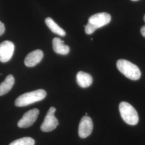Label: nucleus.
Here are the masks:
<instances>
[{
    "instance_id": "nucleus-1",
    "label": "nucleus",
    "mask_w": 145,
    "mask_h": 145,
    "mask_svg": "<svg viewBox=\"0 0 145 145\" xmlns=\"http://www.w3.org/2000/svg\"><path fill=\"white\" fill-rule=\"evenodd\" d=\"M111 20V17L106 12H101L91 16L88 20V24L85 26V32L91 35L97 29L108 24Z\"/></svg>"
},
{
    "instance_id": "nucleus-2",
    "label": "nucleus",
    "mask_w": 145,
    "mask_h": 145,
    "mask_svg": "<svg viewBox=\"0 0 145 145\" xmlns=\"http://www.w3.org/2000/svg\"><path fill=\"white\" fill-rule=\"evenodd\" d=\"M46 96V92L44 89H38L26 93L16 99L15 104L18 107H23L40 101Z\"/></svg>"
},
{
    "instance_id": "nucleus-3",
    "label": "nucleus",
    "mask_w": 145,
    "mask_h": 145,
    "mask_svg": "<svg viewBox=\"0 0 145 145\" xmlns=\"http://www.w3.org/2000/svg\"><path fill=\"white\" fill-rule=\"evenodd\" d=\"M117 67L126 78L138 80L141 77V72L138 66L127 60L120 59L117 62Z\"/></svg>"
},
{
    "instance_id": "nucleus-4",
    "label": "nucleus",
    "mask_w": 145,
    "mask_h": 145,
    "mask_svg": "<svg viewBox=\"0 0 145 145\" xmlns=\"http://www.w3.org/2000/svg\"><path fill=\"white\" fill-rule=\"evenodd\" d=\"M121 117L126 123L130 125H135L139 121V116L136 110L130 104L121 102L119 106Z\"/></svg>"
},
{
    "instance_id": "nucleus-5",
    "label": "nucleus",
    "mask_w": 145,
    "mask_h": 145,
    "mask_svg": "<svg viewBox=\"0 0 145 145\" xmlns=\"http://www.w3.org/2000/svg\"><path fill=\"white\" fill-rule=\"evenodd\" d=\"M56 109L54 107H51L48 110L40 126L42 131L45 132H51L54 130L59 125L58 120L54 116Z\"/></svg>"
},
{
    "instance_id": "nucleus-6",
    "label": "nucleus",
    "mask_w": 145,
    "mask_h": 145,
    "mask_svg": "<svg viewBox=\"0 0 145 145\" xmlns=\"http://www.w3.org/2000/svg\"><path fill=\"white\" fill-rule=\"evenodd\" d=\"M39 111L38 109L30 110L25 113L23 117L18 122V126L20 128H27L32 126L36 121Z\"/></svg>"
},
{
    "instance_id": "nucleus-7",
    "label": "nucleus",
    "mask_w": 145,
    "mask_h": 145,
    "mask_svg": "<svg viewBox=\"0 0 145 145\" xmlns=\"http://www.w3.org/2000/svg\"><path fill=\"white\" fill-rule=\"evenodd\" d=\"M15 45L13 42L5 40L0 44V61L7 62L9 61L14 54Z\"/></svg>"
},
{
    "instance_id": "nucleus-8",
    "label": "nucleus",
    "mask_w": 145,
    "mask_h": 145,
    "mask_svg": "<svg viewBox=\"0 0 145 145\" xmlns=\"http://www.w3.org/2000/svg\"><path fill=\"white\" fill-rule=\"evenodd\" d=\"M93 130L92 119L88 116H85L81 119L78 126V135L81 138H86L91 134Z\"/></svg>"
},
{
    "instance_id": "nucleus-9",
    "label": "nucleus",
    "mask_w": 145,
    "mask_h": 145,
    "mask_svg": "<svg viewBox=\"0 0 145 145\" xmlns=\"http://www.w3.org/2000/svg\"><path fill=\"white\" fill-rule=\"evenodd\" d=\"M43 56V52L40 50L32 51L29 53L25 57L24 60L25 65L27 67H34L41 61Z\"/></svg>"
},
{
    "instance_id": "nucleus-10",
    "label": "nucleus",
    "mask_w": 145,
    "mask_h": 145,
    "mask_svg": "<svg viewBox=\"0 0 145 145\" xmlns=\"http://www.w3.org/2000/svg\"><path fill=\"white\" fill-rule=\"evenodd\" d=\"M52 44L53 50L56 53L61 55H66L69 52V47L64 44V42L61 40L60 38H54L53 39Z\"/></svg>"
},
{
    "instance_id": "nucleus-11",
    "label": "nucleus",
    "mask_w": 145,
    "mask_h": 145,
    "mask_svg": "<svg viewBox=\"0 0 145 145\" xmlns=\"http://www.w3.org/2000/svg\"><path fill=\"white\" fill-rule=\"evenodd\" d=\"M76 81L81 87L87 88L93 83V78L88 73L81 71L76 75Z\"/></svg>"
},
{
    "instance_id": "nucleus-12",
    "label": "nucleus",
    "mask_w": 145,
    "mask_h": 145,
    "mask_svg": "<svg viewBox=\"0 0 145 145\" xmlns=\"http://www.w3.org/2000/svg\"><path fill=\"white\" fill-rule=\"evenodd\" d=\"M14 83L15 78L13 75H8L5 81L0 84V96L4 95L8 93L12 88Z\"/></svg>"
},
{
    "instance_id": "nucleus-13",
    "label": "nucleus",
    "mask_w": 145,
    "mask_h": 145,
    "mask_svg": "<svg viewBox=\"0 0 145 145\" xmlns=\"http://www.w3.org/2000/svg\"><path fill=\"white\" fill-rule=\"evenodd\" d=\"M45 22L47 26L53 33H56L60 36H65L66 35V32L59 26L51 18L47 17L45 19Z\"/></svg>"
},
{
    "instance_id": "nucleus-14",
    "label": "nucleus",
    "mask_w": 145,
    "mask_h": 145,
    "mask_svg": "<svg viewBox=\"0 0 145 145\" xmlns=\"http://www.w3.org/2000/svg\"><path fill=\"white\" fill-rule=\"evenodd\" d=\"M35 141L30 137H24L14 140L9 145H35Z\"/></svg>"
},
{
    "instance_id": "nucleus-15",
    "label": "nucleus",
    "mask_w": 145,
    "mask_h": 145,
    "mask_svg": "<svg viewBox=\"0 0 145 145\" xmlns=\"http://www.w3.org/2000/svg\"><path fill=\"white\" fill-rule=\"evenodd\" d=\"M5 31V26L4 24L0 21V36H2Z\"/></svg>"
},
{
    "instance_id": "nucleus-16",
    "label": "nucleus",
    "mask_w": 145,
    "mask_h": 145,
    "mask_svg": "<svg viewBox=\"0 0 145 145\" xmlns=\"http://www.w3.org/2000/svg\"><path fill=\"white\" fill-rule=\"evenodd\" d=\"M140 32H141V35H142L144 37H145V26H142V27L141 28Z\"/></svg>"
},
{
    "instance_id": "nucleus-17",
    "label": "nucleus",
    "mask_w": 145,
    "mask_h": 145,
    "mask_svg": "<svg viewBox=\"0 0 145 145\" xmlns=\"http://www.w3.org/2000/svg\"><path fill=\"white\" fill-rule=\"evenodd\" d=\"M144 21H145V16H144Z\"/></svg>"
},
{
    "instance_id": "nucleus-18",
    "label": "nucleus",
    "mask_w": 145,
    "mask_h": 145,
    "mask_svg": "<svg viewBox=\"0 0 145 145\" xmlns=\"http://www.w3.org/2000/svg\"><path fill=\"white\" fill-rule=\"evenodd\" d=\"M131 1H138V0H131Z\"/></svg>"
}]
</instances>
